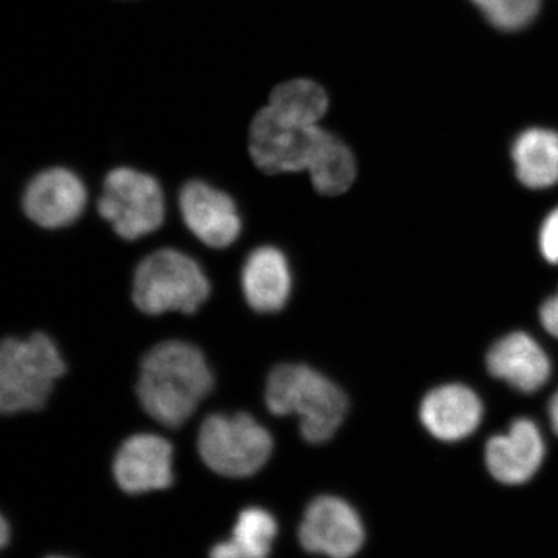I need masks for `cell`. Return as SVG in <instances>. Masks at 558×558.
Returning a JSON list of instances; mask_svg holds the SVG:
<instances>
[{
  "instance_id": "obj_1",
  "label": "cell",
  "mask_w": 558,
  "mask_h": 558,
  "mask_svg": "<svg viewBox=\"0 0 558 558\" xmlns=\"http://www.w3.org/2000/svg\"><path fill=\"white\" fill-rule=\"evenodd\" d=\"M213 379L201 349L186 341L157 344L140 365L137 395L143 410L159 424L178 428L185 424L211 392Z\"/></svg>"
},
{
  "instance_id": "obj_2",
  "label": "cell",
  "mask_w": 558,
  "mask_h": 558,
  "mask_svg": "<svg viewBox=\"0 0 558 558\" xmlns=\"http://www.w3.org/2000/svg\"><path fill=\"white\" fill-rule=\"evenodd\" d=\"M69 373V363L46 330L0 339V416H22L47 409Z\"/></svg>"
},
{
  "instance_id": "obj_3",
  "label": "cell",
  "mask_w": 558,
  "mask_h": 558,
  "mask_svg": "<svg viewBox=\"0 0 558 558\" xmlns=\"http://www.w3.org/2000/svg\"><path fill=\"white\" fill-rule=\"evenodd\" d=\"M266 405L275 416H299L303 439L319 446L341 427L349 403L343 389L318 371L284 363L267 379Z\"/></svg>"
},
{
  "instance_id": "obj_4",
  "label": "cell",
  "mask_w": 558,
  "mask_h": 558,
  "mask_svg": "<svg viewBox=\"0 0 558 558\" xmlns=\"http://www.w3.org/2000/svg\"><path fill=\"white\" fill-rule=\"evenodd\" d=\"M274 438L247 413L211 414L197 436V453L205 468L227 481L255 478L274 454Z\"/></svg>"
},
{
  "instance_id": "obj_5",
  "label": "cell",
  "mask_w": 558,
  "mask_h": 558,
  "mask_svg": "<svg viewBox=\"0 0 558 558\" xmlns=\"http://www.w3.org/2000/svg\"><path fill=\"white\" fill-rule=\"evenodd\" d=\"M209 281L199 264L175 248L150 253L135 270L132 299L148 315L193 314L209 296Z\"/></svg>"
},
{
  "instance_id": "obj_6",
  "label": "cell",
  "mask_w": 558,
  "mask_h": 558,
  "mask_svg": "<svg viewBox=\"0 0 558 558\" xmlns=\"http://www.w3.org/2000/svg\"><path fill=\"white\" fill-rule=\"evenodd\" d=\"M295 538L315 558H357L368 543V529L357 508L340 495L322 492L301 510Z\"/></svg>"
},
{
  "instance_id": "obj_7",
  "label": "cell",
  "mask_w": 558,
  "mask_h": 558,
  "mask_svg": "<svg viewBox=\"0 0 558 558\" xmlns=\"http://www.w3.org/2000/svg\"><path fill=\"white\" fill-rule=\"evenodd\" d=\"M97 211L121 240H140L159 230L163 223V191L146 172L116 168L102 182Z\"/></svg>"
},
{
  "instance_id": "obj_8",
  "label": "cell",
  "mask_w": 558,
  "mask_h": 558,
  "mask_svg": "<svg viewBox=\"0 0 558 558\" xmlns=\"http://www.w3.org/2000/svg\"><path fill=\"white\" fill-rule=\"evenodd\" d=\"M328 132L318 124L290 123L267 106L250 124V156L266 174L307 171Z\"/></svg>"
},
{
  "instance_id": "obj_9",
  "label": "cell",
  "mask_w": 558,
  "mask_h": 558,
  "mask_svg": "<svg viewBox=\"0 0 558 558\" xmlns=\"http://www.w3.org/2000/svg\"><path fill=\"white\" fill-rule=\"evenodd\" d=\"M89 202L86 183L65 167L44 168L31 175L21 194L25 219L39 230L60 233L83 219Z\"/></svg>"
},
{
  "instance_id": "obj_10",
  "label": "cell",
  "mask_w": 558,
  "mask_h": 558,
  "mask_svg": "<svg viewBox=\"0 0 558 558\" xmlns=\"http://www.w3.org/2000/svg\"><path fill=\"white\" fill-rule=\"evenodd\" d=\"M110 475L128 497L167 494L178 483L174 447L170 440L150 433L131 436L113 454Z\"/></svg>"
},
{
  "instance_id": "obj_11",
  "label": "cell",
  "mask_w": 558,
  "mask_h": 558,
  "mask_svg": "<svg viewBox=\"0 0 558 558\" xmlns=\"http://www.w3.org/2000/svg\"><path fill=\"white\" fill-rule=\"evenodd\" d=\"M179 205L185 226L208 247L226 248L240 238V211L223 191L202 180H191L180 191Z\"/></svg>"
},
{
  "instance_id": "obj_12",
  "label": "cell",
  "mask_w": 558,
  "mask_h": 558,
  "mask_svg": "<svg viewBox=\"0 0 558 558\" xmlns=\"http://www.w3.org/2000/svg\"><path fill=\"white\" fill-rule=\"evenodd\" d=\"M545 459V442L534 422L519 418L506 435L495 436L487 442L488 472L502 484L527 483L537 473Z\"/></svg>"
},
{
  "instance_id": "obj_13",
  "label": "cell",
  "mask_w": 558,
  "mask_h": 558,
  "mask_svg": "<svg viewBox=\"0 0 558 558\" xmlns=\"http://www.w3.org/2000/svg\"><path fill=\"white\" fill-rule=\"evenodd\" d=\"M282 524L269 506L250 502L234 517L229 534L211 543L207 558H271Z\"/></svg>"
},
{
  "instance_id": "obj_14",
  "label": "cell",
  "mask_w": 558,
  "mask_h": 558,
  "mask_svg": "<svg viewBox=\"0 0 558 558\" xmlns=\"http://www.w3.org/2000/svg\"><path fill=\"white\" fill-rule=\"evenodd\" d=\"M483 417V403L464 385H444L425 396L421 418L435 438L454 442L472 435Z\"/></svg>"
},
{
  "instance_id": "obj_15",
  "label": "cell",
  "mask_w": 558,
  "mask_h": 558,
  "mask_svg": "<svg viewBox=\"0 0 558 558\" xmlns=\"http://www.w3.org/2000/svg\"><path fill=\"white\" fill-rule=\"evenodd\" d=\"M242 292L253 311L275 314L288 304L292 271L284 253L277 247H258L242 267Z\"/></svg>"
},
{
  "instance_id": "obj_16",
  "label": "cell",
  "mask_w": 558,
  "mask_h": 558,
  "mask_svg": "<svg viewBox=\"0 0 558 558\" xmlns=\"http://www.w3.org/2000/svg\"><path fill=\"white\" fill-rule=\"evenodd\" d=\"M492 376L523 392H534L548 381L550 363L542 347L527 333L515 332L498 340L487 355Z\"/></svg>"
},
{
  "instance_id": "obj_17",
  "label": "cell",
  "mask_w": 558,
  "mask_h": 558,
  "mask_svg": "<svg viewBox=\"0 0 558 558\" xmlns=\"http://www.w3.org/2000/svg\"><path fill=\"white\" fill-rule=\"evenodd\" d=\"M512 156L517 175L527 189H549L558 182L557 132H523L513 145Z\"/></svg>"
},
{
  "instance_id": "obj_18",
  "label": "cell",
  "mask_w": 558,
  "mask_h": 558,
  "mask_svg": "<svg viewBox=\"0 0 558 558\" xmlns=\"http://www.w3.org/2000/svg\"><path fill=\"white\" fill-rule=\"evenodd\" d=\"M269 108L290 123L312 126L328 112L329 97L315 81L290 80L271 90Z\"/></svg>"
},
{
  "instance_id": "obj_19",
  "label": "cell",
  "mask_w": 558,
  "mask_h": 558,
  "mask_svg": "<svg viewBox=\"0 0 558 558\" xmlns=\"http://www.w3.org/2000/svg\"><path fill=\"white\" fill-rule=\"evenodd\" d=\"M312 185L325 196L347 193L357 175L352 150L336 135H326L310 167Z\"/></svg>"
},
{
  "instance_id": "obj_20",
  "label": "cell",
  "mask_w": 558,
  "mask_h": 558,
  "mask_svg": "<svg viewBox=\"0 0 558 558\" xmlns=\"http://www.w3.org/2000/svg\"><path fill=\"white\" fill-rule=\"evenodd\" d=\"M488 21L502 31H520L538 13L539 0H473Z\"/></svg>"
},
{
  "instance_id": "obj_21",
  "label": "cell",
  "mask_w": 558,
  "mask_h": 558,
  "mask_svg": "<svg viewBox=\"0 0 558 558\" xmlns=\"http://www.w3.org/2000/svg\"><path fill=\"white\" fill-rule=\"evenodd\" d=\"M539 250L549 263L558 264V208L543 222L539 230Z\"/></svg>"
},
{
  "instance_id": "obj_22",
  "label": "cell",
  "mask_w": 558,
  "mask_h": 558,
  "mask_svg": "<svg viewBox=\"0 0 558 558\" xmlns=\"http://www.w3.org/2000/svg\"><path fill=\"white\" fill-rule=\"evenodd\" d=\"M539 319H542L543 328L558 339V293L545 301L539 311Z\"/></svg>"
},
{
  "instance_id": "obj_23",
  "label": "cell",
  "mask_w": 558,
  "mask_h": 558,
  "mask_svg": "<svg viewBox=\"0 0 558 558\" xmlns=\"http://www.w3.org/2000/svg\"><path fill=\"white\" fill-rule=\"evenodd\" d=\"M11 535H13V529H11L10 520L7 519L5 513L0 510V554L9 548Z\"/></svg>"
},
{
  "instance_id": "obj_24",
  "label": "cell",
  "mask_w": 558,
  "mask_h": 558,
  "mask_svg": "<svg viewBox=\"0 0 558 558\" xmlns=\"http://www.w3.org/2000/svg\"><path fill=\"white\" fill-rule=\"evenodd\" d=\"M550 424H553L554 432L558 435V391L554 395L549 403Z\"/></svg>"
},
{
  "instance_id": "obj_25",
  "label": "cell",
  "mask_w": 558,
  "mask_h": 558,
  "mask_svg": "<svg viewBox=\"0 0 558 558\" xmlns=\"http://www.w3.org/2000/svg\"><path fill=\"white\" fill-rule=\"evenodd\" d=\"M44 558H76V557L70 556V554L53 553V554H49V556H46Z\"/></svg>"
}]
</instances>
